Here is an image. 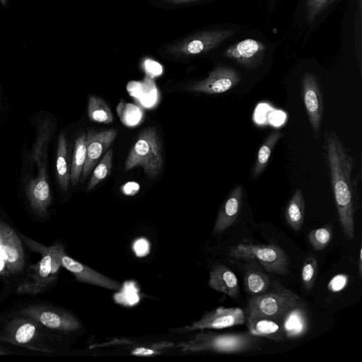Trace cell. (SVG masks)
Segmentation results:
<instances>
[{
  "label": "cell",
  "mask_w": 362,
  "mask_h": 362,
  "mask_svg": "<svg viewBox=\"0 0 362 362\" xmlns=\"http://www.w3.org/2000/svg\"><path fill=\"white\" fill-rule=\"evenodd\" d=\"M278 322L286 339H296L303 336L309 327V317L305 303L296 294Z\"/></svg>",
  "instance_id": "7c38bea8"
},
{
  "label": "cell",
  "mask_w": 362,
  "mask_h": 362,
  "mask_svg": "<svg viewBox=\"0 0 362 362\" xmlns=\"http://www.w3.org/2000/svg\"><path fill=\"white\" fill-rule=\"evenodd\" d=\"M6 1H7V0H0L1 3L4 6H5V5H6Z\"/></svg>",
  "instance_id": "f35d334b"
},
{
  "label": "cell",
  "mask_w": 362,
  "mask_h": 362,
  "mask_svg": "<svg viewBox=\"0 0 362 362\" xmlns=\"http://www.w3.org/2000/svg\"><path fill=\"white\" fill-rule=\"evenodd\" d=\"M240 81V75L229 66H218L207 78L191 85L187 90L209 95L220 94L231 89Z\"/></svg>",
  "instance_id": "8fae6325"
},
{
  "label": "cell",
  "mask_w": 362,
  "mask_h": 362,
  "mask_svg": "<svg viewBox=\"0 0 362 362\" xmlns=\"http://www.w3.org/2000/svg\"><path fill=\"white\" fill-rule=\"evenodd\" d=\"M332 238V230L330 226L313 229L308 234V240L311 246L316 250H324Z\"/></svg>",
  "instance_id": "83f0119b"
},
{
  "label": "cell",
  "mask_w": 362,
  "mask_h": 362,
  "mask_svg": "<svg viewBox=\"0 0 362 362\" xmlns=\"http://www.w3.org/2000/svg\"><path fill=\"white\" fill-rule=\"evenodd\" d=\"M228 255L235 259H252L270 273L286 274L288 259L284 251L274 245H255L241 243L230 248Z\"/></svg>",
  "instance_id": "5b68a950"
},
{
  "label": "cell",
  "mask_w": 362,
  "mask_h": 362,
  "mask_svg": "<svg viewBox=\"0 0 362 362\" xmlns=\"http://www.w3.org/2000/svg\"><path fill=\"white\" fill-rule=\"evenodd\" d=\"M265 45L255 39H245L230 46L223 55L248 69L258 66L262 62Z\"/></svg>",
  "instance_id": "5bb4252c"
},
{
  "label": "cell",
  "mask_w": 362,
  "mask_h": 362,
  "mask_svg": "<svg viewBox=\"0 0 362 362\" xmlns=\"http://www.w3.org/2000/svg\"><path fill=\"white\" fill-rule=\"evenodd\" d=\"M282 136V133L274 132L266 138L259 148L252 172V178H257L264 171L275 145Z\"/></svg>",
  "instance_id": "d4e9b609"
},
{
  "label": "cell",
  "mask_w": 362,
  "mask_h": 362,
  "mask_svg": "<svg viewBox=\"0 0 362 362\" xmlns=\"http://www.w3.org/2000/svg\"><path fill=\"white\" fill-rule=\"evenodd\" d=\"M25 244L41 254V259L29 275L18 286L16 293L20 295L34 296L47 290L57 280L64 247L61 243L45 246L28 238L22 236Z\"/></svg>",
  "instance_id": "7a4b0ae2"
},
{
  "label": "cell",
  "mask_w": 362,
  "mask_h": 362,
  "mask_svg": "<svg viewBox=\"0 0 362 362\" xmlns=\"http://www.w3.org/2000/svg\"><path fill=\"white\" fill-rule=\"evenodd\" d=\"M303 97L305 110L315 137L318 138L323 115V97L315 76L310 73L304 74L302 79Z\"/></svg>",
  "instance_id": "30bf717a"
},
{
  "label": "cell",
  "mask_w": 362,
  "mask_h": 362,
  "mask_svg": "<svg viewBox=\"0 0 362 362\" xmlns=\"http://www.w3.org/2000/svg\"><path fill=\"white\" fill-rule=\"evenodd\" d=\"M272 291L252 296L246 308L247 315L270 318L278 321L290 305L294 293L279 281H271Z\"/></svg>",
  "instance_id": "8992f818"
},
{
  "label": "cell",
  "mask_w": 362,
  "mask_h": 362,
  "mask_svg": "<svg viewBox=\"0 0 362 362\" xmlns=\"http://www.w3.org/2000/svg\"><path fill=\"white\" fill-rule=\"evenodd\" d=\"M112 168V151H106L95 166L87 189L91 190L110 174Z\"/></svg>",
  "instance_id": "4316f807"
},
{
  "label": "cell",
  "mask_w": 362,
  "mask_h": 362,
  "mask_svg": "<svg viewBox=\"0 0 362 362\" xmlns=\"http://www.w3.org/2000/svg\"><path fill=\"white\" fill-rule=\"evenodd\" d=\"M244 265V283L246 292L251 296L262 293L269 290L271 280L259 264L248 259Z\"/></svg>",
  "instance_id": "ffe728a7"
},
{
  "label": "cell",
  "mask_w": 362,
  "mask_h": 362,
  "mask_svg": "<svg viewBox=\"0 0 362 362\" xmlns=\"http://www.w3.org/2000/svg\"><path fill=\"white\" fill-rule=\"evenodd\" d=\"M349 282V276L344 274H339L333 276L327 284V288L332 293H337L346 288Z\"/></svg>",
  "instance_id": "1f68e13d"
},
{
  "label": "cell",
  "mask_w": 362,
  "mask_h": 362,
  "mask_svg": "<svg viewBox=\"0 0 362 362\" xmlns=\"http://www.w3.org/2000/svg\"><path fill=\"white\" fill-rule=\"evenodd\" d=\"M209 286L214 290L235 299L239 293L236 275L225 265L214 267L209 274Z\"/></svg>",
  "instance_id": "d6986e66"
},
{
  "label": "cell",
  "mask_w": 362,
  "mask_h": 362,
  "mask_svg": "<svg viewBox=\"0 0 362 362\" xmlns=\"http://www.w3.org/2000/svg\"><path fill=\"white\" fill-rule=\"evenodd\" d=\"M56 172L60 188L63 191H66L70 181V169L68 163L67 144L64 133H62L58 138Z\"/></svg>",
  "instance_id": "603a6c76"
},
{
  "label": "cell",
  "mask_w": 362,
  "mask_h": 362,
  "mask_svg": "<svg viewBox=\"0 0 362 362\" xmlns=\"http://www.w3.org/2000/svg\"><path fill=\"white\" fill-rule=\"evenodd\" d=\"M258 337L248 332L214 333L201 332L190 340L177 345L182 351H210L223 354H237L256 349L259 345Z\"/></svg>",
  "instance_id": "3957f363"
},
{
  "label": "cell",
  "mask_w": 362,
  "mask_h": 362,
  "mask_svg": "<svg viewBox=\"0 0 362 362\" xmlns=\"http://www.w3.org/2000/svg\"><path fill=\"white\" fill-rule=\"evenodd\" d=\"M246 322L249 332L254 336L265 337L276 341H281L286 339L284 329L276 320L247 315Z\"/></svg>",
  "instance_id": "44dd1931"
},
{
  "label": "cell",
  "mask_w": 362,
  "mask_h": 362,
  "mask_svg": "<svg viewBox=\"0 0 362 362\" xmlns=\"http://www.w3.org/2000/svg\"><path fill=\"white\" fill-rule=\"evenodd\" d=\"M358 271H359L358 272H359L360 276L361 277V274H362V248L361 247L360 249V252H359Z\"/></svg>",
  "instance_id": "74e56055"
},
{
  "label": "cell",
  "mask_w": 362,
  "mask_h": 362,
  "mask_svg": "<svg viewBox=\"0 0 362 362\" xmlns=\"http://www.w3.org/2000/svg\"><path fill=\"white\" fill-rule=\"evenodd\" d=\"M243 188L238 185L231 191L219 210L214 233H221L234 223L241 208Z\"/></svg>",
  "instance_id": "ac0fdd59"
},
{
  "label": "cell",
  "mask_w": 362,
  "mask_h": 362,
  "mask_svg": "<svg viewBox=\"0 0 362 362\" xmlns=\"http://www.w3.org/2000/svg\"><path fill=\"white\" fill-rule=\"evenodd\" d=\"M88 116L98 123L110 124L113 122V115L107 103L100 98L90 95L88 102Z\"/></svg>",
  "instance_id": "484cf974"
},
{
  "label": "cell",
  "mask_w": 362,
  "mask_h": 362,
  "mask_svg": "<svg viewBox=\"0 0 362 362\" xmlns=\"http://www.w3.org/2000/svg\"><path fill=\"white\" fill-rule=\"evenodd\" d=\"M21 313L51 329L71 332L81 327L79 321L71 314L48 307L30 306Z\"/></svg>",
  "instance_id": "9c48e42d"
},
{
  "label": "cell",
  "mask_w": 362,
  "mask_h": 362,
  "mask_svg": "<svg viewBox=\"0 0 362 362\" xmlns=\"http://www.w3.org/2000/svg\"><path fill=\"white\" fill-rule=\"evenodd\" d=\"M117 136L115 129L103 131L90 130L86 134V156L84 163L82 178H86L99 162Z\"/></svg>",
  "instance_id": "2e32d148"
},
{
  "label": "cell",
  "mask_w": 362,
  "mask_h": 362,
  "mask_svg": "<svg viewBox=\"0 0 362 362\" xmlns=\"http://www.w3.org/2000/svg\"><path fill=\"white\" fill-rule=\"evenodd\" d=\"M246 322L245 311L240 308L219 307L204 315L199 320L185 327L184 331L204 329H223L240 325Z\"/></svg>",
  "instance_id": "4fadbf2b"
},
{
  "label": "cell",
  "mask_w": 362,
  "mask_h": 362,
  "mask_svg": "<svg viewBox=\"0 0 362 362\" xmlns=\"http://www.w3.org/2000/svg\"><path fill=\"white\" fill-rule=\"evenodd\" d=\"M25 267L23 247L16 231L0 221V276L21 273Z\"/></svg>",
  "instance_id": "52a82bcc"
},
{
  "label": "cell",
  "mask_w": 362,
  "mask_h": 362,
  "mask_svg": "<svg viewBox=\"0 0 362 362\" xmlns=\"http://www.w3.org/2000/svg\"><path fill=\"white\" fill-rule=\"evenodd\" d=\"M42 158L35 160L37 165V173L35 178L32 179L28 187V198L33 209L40 216L46 214L47 209L51 202V193L47 175L46 165L42 163Z\"/></svg>",
  "instance_id": "9a60e30c"
},
{
  "label": "cell",
  "mask_w": 362,
  "mask_h": 362,
  "mask_svg": "<svg viewBox=\"0 0 362 362\" xmlns=\"http://www.w3.org/2000/svg\"><path fill=\"white\" fill-rule=\"evenodd\" d=\"M333 0H306L305 16L309 23H313L315 18Z\"/></svg>",
  "instance_id": "4dcf8cb0"
},
{
  "label": "cell",
  "mask_w": 362,
  "mask_h": 362,
  "mask_svg": "<svg viewBox=\"0 0 362 362\" xmlns=\"http://www.w3.org/2000/svg\"><path fill=\"white\" fill-rule=\"evenodd\" d=\"M233 34L230 29L203 31L169 46L168 52L176 57L199 54L216 47Z\"/></svg>",
  "instance_id": "ba28073f"
},
{
  "label": "cell",
  "mask_w": 362,
  "mask_h": 362,
  "mask_svg": "<svg viewBox=\"0 0 362 362\" xmlns=\"http://www.w3.org/2000/svg\"><path fill=\"white\" fill-rule=\"evenodd\" d=\"M139 189V185L136 182H128L122 187V192L127 195H133Z\"/></svg>",
  "instance_id": "d590c367"
},
{
  "label": "cell",
  "mask_w": 362,
  "mask_h": 362,
  "mask_svg": "<svg viewBox=\"0 0 362 362\" xmlns=\"http://www.w3.org/2000/svg\"><path fill=\"white\" fill-rule=\"evenodd\" d=\"M62 267L71 272L79 281L111 290H117L120 288V284L117 281L76 261L67 256L66 253L62 258Z\"/></svg>",
  "instance_id": "e0dca14e"
},
{
  "label": "cell",
  "mask_w": 362,
  "mask_h": 362,
  "mask_svg": "<svg viewBox=\"0 0 362 362\" xmlns=\"http://www.w3.org/2000/svg\"><path fill=\"white\" fill-rule=\"evenodd\" d=\"M305 201L300 189H296L288 202L285 211V218L295 231H300L305 217Z\"/></svg>",
  "instance_id": "7402d4cb"
},
{
  "label": "cell",
  "mask_w": 362,
  "mask_h": 362,
  "mask_svg": "<svg viewBox=\"0 0 362 362\" xmlns=\"http://www.w3.org/2000/svg\"><path fill=\"white\" fill-rule=\"evenodd\" d=\"M174 4H187L191 2L197 1L199 0H165Z\"/></svg>",
  "instance_id": "8d00e7d4"
},
{
  "label": "cell",
  "mask_w": 362,
  "mask_h": 362,
  "mask_svg": "<svg viewBox=\"0 0 362 362\" xmlns=\"http://www.w3.org/2000/svg\"><path fill=\"white\" fill-rule=\"evenodd\" d=\"M86 156V134L82 132L75 140L70 168V181L76 185L79 181Z\"/></svg>",
  "instance_id": "cb8c5ba5"
},
{
  "label": "cell",
  "mask_w": 362,
  "mask_h": 362,
  "mask_svg": "<svg viewBox=\"0 0 362 362\" xmlns=\"http://www.w3.org/2000/svg\"><path fill=\"white\" fill-rule=\"evenodd\" d=\"M325 144L339 222L344 235L351 240L355 233L351 182L354 160L334 132H326Z\"/></svg>",
  "instance_id": "6da1fadb"
},
{
  "label": "cell",
  "mask_w": 362,
  "mask_h": 362,
  "mask_svg": "<svg viewBox=\"0 0 362 362\" xmlns=\"http://www.w3.org/2000/svg\"><path fill=\"white\" fill-rule=\"evenodd\" d=\"M163 164L159 136L153 127L144 129L138 136L125 161V170L141 167L149 178L156 177Z\"/></svg>",
  "instance_id": "277c9868"
},
{
  "label": "cell",
  "mask_w": 362,
  "mask_h": 362,
  "mask_svg": "<svg viewBox=\"0 0 362 362\" xmlns=\"http://www.w3.org/2000/svg\"><path fill=\"white\" fill-rule=\"evenodd\" d=\"M134 250L137 256L146 255L149 251V243L144 238L137 240L134 245Z\"/></svg>",
  "instance_id": "836d02e7"
},
{
  "label": "cell",
  "mask_w": 362,
  "mask_h": 362,
  "mask_svg": "<svg viewBox=\"0 0 362 362\" xmlns=\"http://www.w3.org/2000/svg\"><path fill=\"white\" fill-rule=\"evenodd\" d=\"M317 274V260L313 256H308L303 264L301 279L304 288L310 291L314 285Z\"/></svg>",
  "instance_id": "f1b7e54d"
},
{
  "label": "cell",
  "mask_w": 362,
  "mask_h": 362,
  "mask_svg": "<svg viewBox=\"0 0 362 362\" xmlns=\"http://www.w3.org/2000/svg\"><path fill=\"white\" fill-rule=\"evenodd\" d=\"M160 351L156 349H150L147 347H138L132 350L131 354L135 356H148L160 354Z\"/></svg>",
  "instance_id": "e575fe53"
},
{
  "label": "cell",
  "mask_w": 362,
  "mask_h": 362,
  "mask_svg": "<svg viewBox=\"0 0 362 362\" xmlns=\"http://www.w3.org/2000/svg\"><path fill=\"white\" fill-rule=\"evenodd\" d=\"M144 68L149 76H158L162 73V66L151 59H147L144 62Z\"/></svg>",
  "instance_id": "d6a6232c"
},
{
  "label": "cell",
  "mask_w": 362,
  "mask_h": 362,
  "mask_svg": "<svg viewBox=\"0 0 362 362\" xmlns=\"http://www.w3.org/2000/svg\"><path fill=\"white\" fill-rule=\"evenodd\" d=\"M36 325L30 322H22L14 331L13 340L18 344L30 341L36 334Z\"/></svg>",
  "instance_id": "f546056e"
}]
</instances>
